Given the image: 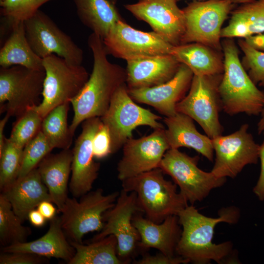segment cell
<instances>
[{
    "mask_svg": "<svg viewBox=\"0 0 264 264\" xmlns=\"http://www.w3.org/2000/svg\"><path fill=\"white\" fill-rule=\"evenodd\" d=\"M11 205L14 213L24 222L29 213L42 201L52 202L37 168L25 176L18 177L0 194Z\"/></svg>",
    "mask_w": 264,
    "mask_h": 264,
    "instance_id": "22",
    "label": "cell"
},
{
    "mask_svg": "<svg viewBox=\"0 0 264 264\" xmlns=\"http://www.w3.org/2000/svg\"><path fill=\"white\" fill-rule=\"evenodd\" d=\"M1 0H0V1Z\"/></svg>",
    "mask_w": 264,
    "mask_h": 264,
    "instance_id": "51",
    "label": "cell"
},
{
    "mask_svg": "<svg viewBox=\"0 0 264 264\" xmlns=\"http://www.w3.org/2000/svg\"><path fill=\"white\" fill-rule=\"evenodd\" d=\"M193 120L180 112L164 118L165 135L170 149L192 148L212 162L214 151L212 139L199 132Z\"/></svg>",
    "mask_w": 264,
    "mask_h": 264,
    "instance_id": "25",
    "label": "cell"
},
{
    "mask_svg": "<svg viewBox=\"0 0 264 264\" xmlns=\"http://www.w3.org/2000/svg\"><path fill=\"white\" fill-rule=\"evenodd\" d=\"M120 192L104 195L102 189L88 192L80 197H68L60 212L62 228L69 241L82 242L88 233L100 231L104 225L103 215L115 204Z\"/></svg>",
    "mask_w": 264,
    "mask_h": 264,
    "instance_id": "5",
    "label": "cell"
},
{
    "mask_svg": "<svg viewBox=\"0 0 264 264\" xmlns=\"http://www.w3.org/2000/svg\"><path fill=\"white\" fill-rule=\"evenodd\" d=\"M14 213L10 203L0 195V242L3 246L27 242L31 229Z\"/></svg>",
    "mask_w": 264,
    "mask_h": 264,
    "instance_id": "32",
    "label": "cell"
},
{
    "mask_svg": "<svg viewBox=\"0 0 264 264\" xmlns=\"http://www.w3.org/2000/svg\"><path fill=\"white\" fill-rule=\"evenodd\" d=\"M259 158L261 161V172L258 180L253 188V192L259 199L264 200V141L260 147Z\"/></svg>",
    "mask_w": 264,
    "mask_h": 264,
    "instance_id": "41",
    "label": "cell"
},
{
    "mask_svg": "<svg viewBox=\"0 0 264 264\" xmlns=\"http://www.w3.org/2000/svg\"><path fill=\"white\" fill-rule=\"evenodd\" d=\"M69 242L75 253L68 264H125L118 256L117 241L113 235L86 244Z\"/></svg>",
    "mask_w": 264,
    "mask_h": 264,
    "instance_id": "30",
    "label": "cell"
},
{
    "mask_svg": "<svg viewBox=\"0 0 264 264\" xmlns=\"http://www.w3.org/2000/svg\"><path fill=\"white\" fill-rule=\"evenodd\" d=\"M217 52L204 44L192 43L173 46L171 55L194 75L213 76L223 72V61Z\"/></svg>",
    "mask_w": 264,
    "mask_h": 264,
    "instance_id": "27",
    "label": "cell"
},
{
    "mask_svg": "<svg viewBox=\"0 0 264 264\" xmlns=\"http://www.w3.org/2000/svg\"><path fill=\"white\" fill-rule=\"evenodd\" d=\"M244 39L253 47L264 51V33L251 36Z\"/></svg>",
    "mask_w": 264,
    "mask_h": 264,
    "instance_id": "44",
    "label": "cell"
},
{
    "mask_svg": "<svg viewBox=\"0 0 264 264\" xmlns=\"http://www.w3.org/2000/svg\"><path fill=\"white\" fill-rule=\"evenodd\" d=\"M53 0H1L0 14L12 21L27 20L47 2Z\"/></svg>",
    "mask_w": 264,
    "mask_h": 264,
    "instance_id": "37",
    "label": "cell"
},
{
    "mask_svg": "<svg viewBox=\"0 0 264 264\" xmlns=\"http://www.w3.org/2000/svg\"><path fill=\"white\" fill-rule=\"evenodd\" d=\"M100 118L110 134L111 154L132 137V131L138 126H148L154 130L164 128L158 122L161 117L135 103L129 94L126 83L116 90L108 110Z\"/></svg>",
    "mask_w": 264,
    "mask_h": 264,
    "instance_id": "8",
    "label": "cell"
},
{
    "mask_svg": "<svg viewBox=\"0 0 264 264\" xmlns=\"http://www.w3.org/2000/svg\"><path fill=\"white\" fill-rule=\"evenodd\" d=\"M23 149L5 138L0 151V190L2 192L18 177Z\"/></svg>",
    "mask_w": 264,
    "mask_h": 264,
    "instance_id": "33",
    "label": "cell"
},
{
    "mask_svg": "<svg viewBox=\"0 0 264 264\" xmlns=\"http://www.w3.org/2000/svg\"><path fill=\"white\" fill-rule=\"evenodd\" d=\"M222 75H194L188 93L176 106L177 112L196 121L211 139L223 132L219 119L222 108L218 90Z\"/></svg>",
    "mask_w": 264,
    "mask_h": 264,
    "instance_id": "10",
    "label": "cell"
},
{
    "mask_svg": "<svg viewBox=\"0 0 264 264\" xmlns=\"http://www.w3.org/2000/svg\"><path fill=\"white\" fill-rule=\"evenodd\" d=\"M159 168L122 181V189L136 194L138 204L146 218L155 223L178 213L188 201L177 192V185L165 178Z\"/></svg>",
    "mask_w": 264,
    "mask_h": 264,
    "instance_id": "4",
    "label": "cell"
},
{
    "mask_svg": "<svg viewBox=\"0 0 264 264\" xmlns=\"http://www.w3.org/2000/svg\"><path fill=\"white\" fill-rule=\"evenodd\" d=\"M72 160V150H62L57 154H48L37 167L53 203L59 212L68 197V186Z\"/></svg>",
    "mask_w": 264,
    "mask_h": 264,
    "instance_id": "24",
    "label": "cell"
},
{
    "mask_svg": "<svg viewBox=\"0 0 264 264\" xmlns=\"http://www.w3.org/2000/svg\"><path fill=\"white\" fill-rule=\"evenodd\" d=\"M253 0H233V2L236 4H242L250 2Z\"/></svg>",
    "mask_w": 264,
    "mask_h": 264,
    "instance_id": "47",
    "label": "cell"
},
{
    "mask_svg": "<svg viewBox=\"0 0 264 264\" xmlns=\"http://www.w3.org/2000/svg\"><path fill=\"white\" fill-rule=\"evenodd\" d=\"M261 117L257 125V130L259 133L263 132L264 131V107L261 113Z\"/></svg>",
    "mask_w": 264,
    "mask_h": 264,
    "instance_id": "46",
    "label": "cell"
},
{
    "mask_svg": "<svg viewBox=\"0 0 264 264\" xmlns=\"http://www.w3.org/2000/svg\"><path fill=\"white\" fill-rule=\"evenodd\" d=\"M103 122L100 117L82 122V131L72 150L71 175L69 190L73 197L80 198L90 191L97 179L100 164L94 160L92 142Z\"/></svg>",
    "mask_w": 264,
    "mask_h": 264,
    "instance_id": "18",
    "label": "cell"
},
{
    "mask_svg": "<svg viewBox=\"0 0 264 264\" xmlns=\"http://www.w3.org/2000/svg\"><path fill=\"white\" fill-rule=\"evenodd\" d=\"M198 159V156H190L177 149H169L158 167L172 177L179 192L191 205L203 200L213 189L222 186L226 181V178L217 177L211 172L199 169Z\"/></svg>",
    "mask_w": 264,
    "mask_h": 264,
    "instance_id": "11",
    "label": "cell"
},
{
    "mask_svg": "<svg viewBox=\"0 0 264 264\" xmlns=\"http://www.w3.org/2000/svg\"><path fill=\"white\" fill-rule=\"evenodd\" d=\"M44 70L21 66L0 69V112L17 118L39 105L42 96Z\"/></svg>",
    "mask_w": 264,
    "mask_h": 264,
    "instance_id": "7",
    "label": "cell"
},
{
    "mask_svg": "<svg viewBox=\"0 0 264 264\" xmlns=\"http://www.w3.org/2000/svg\"><path fill=\"white\" fill-rule=\"evenodd\" d=\"M194 74L186 65L180 64L175 75L169 81L156 86L129 89L131 97L136 102L153 107L165 117L175 115L176 104L189 89Z\"/></svg>",
    "mask_w": 264,
    "mask_h": 264,
    "instance_id": "19",
    "label": "cell"
},
{
    "mask_svg": "<svg viewBox=\"0 0 264 264\" xmlns=\"http://www.w3.org/2000/svg\"><path fill=\"white\" fill-rule=\"evenodd\" d=\"M2 251L31 253L47 258L61 259L67 264L75 253L62 228L60 217L57 216L49 220V228L41 237L31 242L3 246Z\"/></svg>",
    "mask_w": 264,
    "mask_h": 264,
    "instance_id": "23",
    "label": "cell"
},
{
    "mask_svg": "<svg viewBox=\"0 0 264 264\" xmlns=\"http://www.w3.org/2000/svg\"><path fill=\"white\" fill-rule=\"evenodd\" d=\"M244 124L233 133L212 139L216 158L211 172L217 177L235 178L249 164H256L260 145L248 132Z\"/></svg>",
    "mask_w": 264,
    "mask_h": 264,
    "instance_id": "15",
    "label": "cell"
},
{
    "mask_svg": "<svg viewBox=\"0 0 264 264\" xmlns=\"http://www.w3.org/2000/svg\"><path fill=\"white\" fill-rule=\"evenodd\" d=\"M43 60L45 71L43 99L33 109L44 118L56 107L70 103L82 89L89 75L82 65H72L55 54Z\"/></svg>",
    "mask_w": 264,
    "mask_h": 264,
    "instance_id": "6",
    "label": "cell"
},
{
    "mask_svg": "<svg viewBox=\"0 0 264 264\" xmlns=\"http://www.w3.org/2000/svg\"><path fill=\"white\" fill-rule=\"evenodd\" d=\"M37 209L46 220H50L56 216V209L53 203L48 200H44L40 203Z\"/></svg>",
    "mask_w": 264,
    "mask_h": 264,
    "instance_id": "42",
    "label": "cell"
},
{
    "mask_svg": "<svg viewBox=\"0 0 264 264\" xmlns=\"http://www.w3.org/2000/svg\"><path fill=\"white\" fill-rule=\"evenodd\" d=\"M238 44L243 53L242 65L251 79L256 85L264 86V51L253 47L242 38Z\"/></svg>",
    "mask_w": 264,
    "mask_h": 264,
    "instance_id": "36",
    "label": "cell"
},
{
    "mask_svg": "<svg viewBox=\"0 0 264 264\" xmlns=\"http://www.w3.org/2000/svg\"><path fill=\"white\" fill-rule=\"evenodd\" d=\"M27 220L35 227H41L45 223L46 219L37 210H31L28 215Z\"/></svg>",
    "mask_w": 264,
    "mask_h": 264,
    "instance_id": "43",
    "label": "cell"
},
{
    "mask_svg": "<svg viewBox=\"0 0 264 264\" xmlns=\"http://www.w3.org/2000/svg\"><path fill=\"white\" fill-rule=\"evenodd\" d=\"M43 118L33 108L17 118L8 139L19 147L25 146L41 131Z\"/></svg>",
    "mask_w": 264,
    "mask_h": 264,
    "instance_id": "34",
    "label": "cell"
},
{
    "mask_svg": "<svg viewBox=\"0 0 264 264\" xmlns=\"http://www.w3.org/2000/svg\"><path fill=\"white\" fill-rule=\"evenodd\" d=\"M109 0L112 3H113V4H116L119 0Z\"/></svg>",
    "mask_w": 264,
    "mask_h": 264,
    "instance_id": "48",
    "label": "cell"
},
{
    "mask_svg": "<svg viewBox=\"0 0 264 264\" xmlns=\"http://www.w3.org/2000/svg\"><path fill=\"white\" fill-rule=\"evenodd\" d=\"M126 62V83L129 89L150 88L164 83L175 75L180 65L171 54Z\"/></svg>",
    "mask_w": 264,
    "mask_h": 264,
    "instance_id": "20",
    "label": "cell"
},
{
    "mask_svg": "<svg viewBox=\"0 0 264 264\" xmlns=\"http://www.w3.org/2000/svg\"><path fill=\"white\" fill-rule=\"evenodd\" d=\"M142 213L134 192L121 191L114 205L103 215L102 229L90 241L113 235L117 241V254L124 263L129 264L138 248L139 234L132 224L133 216Z\"/></svg>",
    "mask_w": 264,
    "mask_h": 264,
    "instance_id": "12",
    "label": "cell"
},
{
    "mask_svg": "<svg viewBox=\"0 0 264 264\" xmlns=\"http://www.w3.org/2000/svg\"><path fill=\"white\" fill-rule=\"evenodd\" d=\"M235 4L233 0H194L182 9L185 29L180 44L198 43L218 51L222 25Z\"/></svg>",
    "mask_w": 264,
    "mask_h": 264,
    "instance_id": "9",
    "label": "cell"
},
{
    "mask_svg": "<svg viewBox=\"0 0 264 264\" xmlns=\"http://www.w3.org/2000/svg\"><path fill=\"white\" fill-rule=\"evenodd\" d=\"M177 1H179V0H176Z\"/></svg>",
    "mask_w": 264,
    "mask_h": 264,
    "instance_id": "49",
    "label": "cell"
},
{
    "mask_svg": "<svg viewBox=\"0 0 264 264\" xmlns=\"http://www.w3.org/2000/svg\"><path fill=\"white\" fill-rule=\"evenodd\" d=\"M125 8L173 46L180 44L185 29V17L176 0H137Z\"/></svg>",
    "mask_w": 264,
    "mask_h": 264,
    "instance_id": "17",
    "label": "cell"
},
{
    "mask_svg": "<svg viewBox=\"0 0 264 264\" xmlns=\"http://www.w3.org/2000/svg\"><path fill=\"white\" fill-rule=\"evenodd\" d=\"M139 213H136L132 220L140 235L138 248L142 250L153 248L167 256H176V247L182 232L177 216H170L162 222L155 223Z\"/></svg>",
    "mask_w": 264,
    "mask_h": 264,
    "instance_id": "21",
    "label": "cell"
},
{
    "mask_svg": "<svg viewBox=\"0 0 264 264\" xmlns=\"http://www.w3.org/2000/svg\"><path fill=\"white\" fill-rule=\"evenodd\" d=\"M232 39L226 38L221 43L223 72L218 90L222 110L230 115H257L264 107V92L257 87L243 66Z\"/></svg>",
    "mask_w": 264,
    "mask_h": 264,
    "instance_id": "3",
    "label": "cell"
},
{
    "mask_svg": "<svg viewBox=\"0 0 264 264\" xmlns=\"http://www.w3.org/2000/svg\"><path fill=\"white\" fill-rule=\"evenodd\" d=\"M9 36L0 50V66L6 68L21 66L35 70H44L43 59L32 50L27 40L24 22L12 21Z\"/></svg>",
    "mask_w": 264,
    "mask_h": 264,
    "instance_id": "26",
    "label": "cell"
},
{
    "mask_svg": "<svg viewBox=\"0 0 264 264\" xmlns=\"http://www.w3.org/2000/svg\"><path fill=\"white\" fill-rule=\"evenodd\" d=\"M88 44L93 55V68L83 88L70 102L74 116L69 127L73 134L85 120L106 113L114 93L127 79L126 68L109 61L100 36L92 33Z\"/></svg>",
    "mask_w": 264,
    "mask_h": 264,
    "instance_id": "1",
    "label": "cell"
},
{
    "mask_svg": "<svg viewBox=\"0 0 264 264\" xmlns=\"http://www.w3.org/2000/svg\"><path fill=\"white\" fill-rule=\"evenodd\" d=\"M264 133V131L263 132Z\"/></svg>",
    "mask_w": 264,
    "mask_h": 264,
    "instance_id": "50",
    "label": "cell"
},
{
    "mask_svg": "<svg viewBox=\"0 0 264 264\" xmlns=\"http://www.w3.org/2000/svg\"><path fill=\"white\" fill-rule=\"evenodd\" d=\"M170 149L165 128L154 130L138 139L131 137L123 146V155L117 164L118 178L122 181L159 167Z\"/></svg>",
    "mask_w": 264,
    "mask_h": 264,
    "instance_id": "16",
    "label": "cell"
},
{
    "mask_svg": "<svg viewBox=\"0 0 264 264\" xmlns=\"http://www.w3.org/2000/svg\"><path fill=\"white\" fill-rule=\"evenodd\" d=\"M10 117V116L8 114H6L5 116L0 121V151L2 150L5 140L3 134L4 129Z\"/></svg>",
    "mask_w": 264,
    "mask_h": 264,
    "instance_id": "45",
    "label": "cell"
},
{
    "mask_svg": "<svg viewBox=\"0 0 264 264\" xmlns=\"http://www.w3.org/2000/svg\"><path fill=\"white\" fill-rule=\"evenodd\" d=\"M231 13L228 24L221 29V38L244 39L264 33V0L241 4Z\"/></svg>",
    "mask_w": 264,
    "mask_h": 264,
    "instance_id": "29",
    "label": "cell"
},
{
    "mask_svg": "<svg viewBox=\"0 0 264 264\" xmlns=\"http://www.w3.org/2000/svg\"><path fill=\"white\" fill-rule=\"evenodd\" d=\"M28 42L40 58L55 54L72 65H81L83 51L45 13L38 10L24 21Z\"/></svg>",
    "mask_w": 264,
    "mask_h": 264,
    "instance_id": "13",
    "label": "cell"
},
{
    "mask_svg": "<svg viewBox=\"0 0 264 264\" xmlns=\"http://www.w3.org/2000/svg\"><path fill=\"white\" fill-rule=\"evenodd\" d=\"M220 211L219 217L211 218L200 213L193 205H188L180 211L177 216L182 232L176 254L197 264H206L212 261L220 264L228 258L232 251V244L230 242L213 243L215 228L221 222L237 223L240 212L234 207Z\"/></svg>",
    "mask_w": 264,
    "mask_h": 264,
    "instance_id": "2",
    "label": "cell"
},
{
    "mask_svg": "<svg viewBox=\"0 0 264 264\" xmlns=\"http://www.w3.org/2000/svg\"><path fill=\"white\" fill-rule=\"evenodd\" d=\"M92 146L94 158L102 159L111 154L110 134L103 123L93 138Z\"/></svg>",
    "mask_w": 264,
    "mask_h": 264,
    "instance_id": "38",
    "label": "cell"
},
{
    "mask_svg": "<svg viewBox=\"0 0 264 264\" xmlns=\"http://www.w3.org/2000/svg\"><path fill=\"white\" fill-rule=\"evenodd\" d=\"M48 259L28 252L2 251L0 254V264H42L48 263Z\"/></svg>",
    "mask_w": 264,
    "mask_h": 264,
    "instance_id": "39",
    "label": "cell"
},
{
    "mask_svg": "<svg viewBox=\"0 0 264 264\" xmlns=\"http://www.w3.org/2000/svg\"><path fill=\"white\" fill-rule=\"evenodd\" d=\"M108 54L126 61L171 54L173 45L154 31L137 30L117 22L103 39Z\"/></svg>",
    "mask_w": 264,
    "mask_h": 264,
    "instance_id": "14",
    "label": "cell"
},
{
    "mask_svg": "<svg viewBox=\"0 0 264 264\" xmlns=\"http://www.w3.org/2000/svg\"><path fill=\"white\" fill-rule=\"evenodd\" d=\"M70 104L66 103L56 107L43 119L41 131L52 149H68L71 145L74 134L67 124Z\"/></svg>",
    "mask_w": 264,
    "mask_h": 264,
    "instance_id": "31",
    "label": "cell"
},
{
    "mask_svg": "<svg viewBox=\"0 0 264 264\" xmlns=\"http://www.w3.org/2000/svg\"><path fill=\"white\" fill-rule=\"evenodd\" d=\"M52 148L41 131L24 147L18 177L23 176L36 168L41 161L50 153Z\"/></svg>",
    "mask_w": 264,
    "mask_h": 264,
    "instance_id": "35",
    "label": "cell"
},
{
    "mask_svg": "<svg viewBox=\"0 0 264 264\" xmlns=\"http://www.w3.org/2000/svg\"><path fill=\"white\" fill-rule=\"evenodd\" d=\"M79 19L103 39L118 21L124 20L116 4L109 0H73Z\"/></svg>",
    "mask_w": 264,
    "mask_h": 264,
    "instance_id": "28",
    "label": "cell"
},
{
    "mask_svg": "<svg viewBox=\"0 0 264 264\" xmlns=\"http://www.w3.org/2000/svg\"><path fill=\"white\" fill-rule=\"evenodd\" d=\"M189 262L182 257L176 255L173 257L167 256L162 253L155 255L144 254L142 258L133 261L135 264H187Z\"/></svg>",
    "mask_w": 264,
    "mask_h": 264,
    "instance_id": "40",
    "label": "cell"
}]
</instances>
